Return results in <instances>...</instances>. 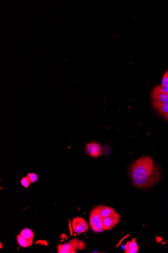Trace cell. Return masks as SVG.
I'll use <instances>...</instances> for the list:
<instances>
[{"label":"cell","instance_id":"cell-18","mask_svg":"<svg viewBox=\"0 0 168 253\" xmlns=\"http://www.w3.org/2000/svg\"><path fill=\"white\" fill-rule=\"evenodd\" d=\"M167 97H168V94H167Z\"/></svg>","mask_w":168,"mask_h":253},{"label":"cell","instance_id":"cell-1","mask_svg":"<svg viewBox=\"0 0 168 253\" xmlns=\"http://www.w3.org/2000/svg\"><path fill=\"white\" fill-rule=\"evenodd\" d=\"M129 175L134 186L139 188L151 187L159 181L160 176L153 159L148 156H142L132 165Z\"/></svg>","mask_w":168,"mask_h":253},{"label":"cell","instance_id":"cell-2","mask_svg":"<svg viewBox=\"0 0 168 253\" xmlns=\"http://www.w3.org/2000/svg\"><path fill=\"white\" fill-rule=\"evenodd\" d=\"M101 206H97L91 211L90 215V224L92 229L95 232H101L104 231L103 218L101 216L100 211Z\"/></svg>","mask_w":168,"mask_h":253},{"label":"cell","instance_id":"cell-5","mask_svg":"<svg viewBox=\"0 0 168 253\" xmlns=\"http://www.w3.org/2000/svg\"><path fill=\"white\" fill-rule=\"evenodd\" d=\"M85 152L91 157L97 158L102 154V147L97 142H89L86 146Z\"/></svg>","mask_w":168,"mask_h":253},{"label":"cell","instance_id":"cell-16","mask_svg":"<svg viewBox=\"0 0 168 253\" xmlns=\"http://www.w3.org/2000/svg\"><path fill=\"white\" fill-rule=\"evenodd\" d=\"M139 246H136L135 248H129L126 249L125 251V253H137L139 251Z\"/></svg>","mask_w":168,"mask_h":253},{"label":"cell","instance_id":"cell-13","mask_svg":"<svg viewBox=\"0 0 168 253\" xmlns=\"http://www.w3.org/2000/svg\"><path fill=\"white\" fill-rule=\"evenodd\" d=\"M27 176L28 177L31 183H34L37 180H38L37 175L36 174L33 173V172H30V173L27 174Z\"/></svg>","mask_w":168,"mask_h":253},{"label":"cell","instance_id":"cell-17","mask_svg":"<svg viewBox=\"0 0 168 253\" xmlns=\"http://www.w3.org/2000/svg\"><path fill=\"white\" fill-rule=\"evenodd\" d=\"M162 90L165 94H167L168 93V85L166 87H161Z\"/></svg>","mask_w":168,"mask_h":253},{"label":"cell","instance_id":"cell-12","mask_svg":"<svg viewBox=\"0 0 168 253\" xmlns=\"http://www.w3.org/2000/svg\"><path fill=\"white\" fill-rule=\"evenodd\" d=\"M20 182H21V185L25 188H28L31 184V182H30L27 176L23 177L22 179H21Z\"/></svg>","mask_w":168,"mask_h":253},{"label":"cell","instance_id":"cell-3","mask_svg":"<svg viewBox=\"0 0 168 253\" xmlns=\"http://www.w3.org/2000/svg\"><path fill=\"white\" fill-rule=\"evenodd\" d=\"M72 226L74 231L76 233H85L88 230V225L86 220L79 217L73 219Z\"/></svg>","mask_w":168,"mask_h":253},{"label":"cell","instance_id":"cell-15","mask_svg":"<svg viewBox=\"0 0 168 253\" xmlns=\"http://www.w3.org/2000/svg\"><path fill=\"white\" fill-rule=\"evenodd\" d=\"M137 246H137V244L136 243V239H134L132 241H129L127 242V244H126V249L135 248V247Z\"/></svg>","mask_w":168,"mask_h":253},{"label":"cell","instance_id":"cell-11","mask_svg":"<svg viewBox=\"0 0 168 253\" xmlns=\"http://www.w3.org/2000/svg\"><path fill=\"white\" fill-rule=\"evenodd\" d=\"M20 235L23 238L30 241H33L34 238V233L31 229L28 228L23 229L20 232Z\"/></svg>","mask_w":168,"mask_h":253},{"label":"cell","instance_id":"cell-19","mask_svg":"<svg viewBox=\"0 0 168 253\" xmlns=\"http://www.w3.org/2000/svg\"><path fill=\"white\" fill-rule=\"evenodd\" d=\"M166 119H167L168 120V117H167V118Z\"/></svg>","mask_w":168,"mask_h":253},{"label":"cell","instance_id":"cell-10","mask_svg":"<svg viewBox=\"0 0 168 253\" xmlns=\"http://www.w3.org/2000/svg\"><path fill=\"white\" fill-rule=\"evenodd\" d=\"M17 239L19 246L22 248H27L28 246H30L32 244L33 242V241H30L23 238L20 234L17 236Z\"/></svg>","mask_w":168,"mask_h":253},{"label":"cell","instance_id":"cell-7","mask_svg":"<svg viewBox=\"0 0 168 253\" xmlns=\"http://www.w3.org/2000/svg\"><path fill=\"white\" fill-rule=\"evenodd\" d=\"M153 107L165 118L168 117V103L154 100L152 101Z\"/></svg>","mask_w":168,"mask_h":253},{"label":"cell","instance_id":"cell-14","mask_svg":"<svg viewBox=\"0 0 168 253\" xmlns=\"http://www.w3.org/2000/svg\"><path fill=\"white\" fill-rule=\"evenodd\" d=\"M167 85H168V70L163 75L161 87H166Z\"/></svg>","mask_w":168,"mask_h":253},{"label":"cell","instance_id":"cell-4","mask_svg":"<svg viewBox=\"0 0 168 253\" xmlns=\"http://www.w3.org/2000/svg\"><path fill=\"white\" fill-rule=\"evenodd\" d=\"M119 221L120 215L116 212L112 215L104 218L103 219L104 231H107L114 228Z\"/></svg>","mask_w":168,"mask_h":253},{"label":"cell","instance_id":"cell-8","mask_svg":"<svg viewBox=\"0 0 168 253\" xmlns=\"http://www.w3.org/2000/svg\"><path fill=\"white\" fill-rule=\"evenodd\" d=\"M59 253H75V250L73 246L69 244H59L57 246Z\"/></svg>","mask_w":168,"mask_h":253},{"label":"cell","instance_id":"cell-9","mask_svg":"<svg viewBox=\"0 0 168 253\" xmlns=\"http://www.w3.org/2000/svg\"><path fill=\"white\" fill-rule=\"evenodd\" d=\"M116 212L113 208L107 206H101L100 213L103 218L114 214Z\"/></svg>","mask_w":168,"mask_h":253},{"label":"cell","instance_id":"cell-6","mask_svg":"<svg viewBox=\"0 0 168 253\" xmlns=\"http://www.w3.org/2000/svg\"><path fill=\"white\" fill-rule=\"evenodd\" d=\"M151 99L161 102L168 103V98L167 94H165L162 90L161 85L155 86L151 93Z\"/></svg>","mask_w":168,"mask_h":253}]
</instances>
